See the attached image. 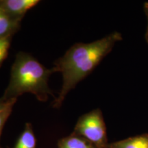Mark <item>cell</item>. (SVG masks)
Returning a JSON list of instances; mask_svg holds the SVG:
<instances>
[{
  "instance_id": "obj_1",
  "label": "cell",
  "mask_w": 148,
  "mask_h": 148,
  "mask_svg": "<svg viewBox=\"0 0 148 148\" xmlns=\"http://www.w3.org/2000/svg\"><path fill=\"white\" fill-rule=\"evenodd\" d=\"M122 39V34L115 31L95 41L74 44L57 59L52 68L56 73L62 74V84L52 103L53 108H60L67 94L87 77Z\"/></svg>"
},
{
  "instance_id": "obj_2",
  "label": "cell",
  "mask_w": 148,
  "mask_h": 148,
  "mask_svg": "<svg viewBox=\"0 0 148 148\" xmlns=\"http://www.w3.org/2000/svg\"><path fill=\"white\" fill-rule=\"evenodd\" d=\"M56 73L53 68L48 69L28 53L19 51L11 67L10 80L1 99L8 101L29 92L38 101L45 102L50 96L54 97L48 81Z\"/></svg>"
},
{
  "instance_id": "obj_3",
  "label": "cell",
  "mask_w": 148,
  "mask_h": 148,
  "mask_svg": "<svg viewBox=\"0 0 148 148\" xmlns=\"http://www.w3.org/2000/svg\"><path fill=\"white\" fill-rule=\"evenodd\" d=\"M73 132L85 138L97 148H106L109 143L106 123L99 108L79 116Z\"/></svg>"
},
{
  "instance_id": "obj_4",
  "label": "cell",
  "mask_w": 148,
  "mask_h": 148,
  "mask_svg": "<svg viewBox=\"0 0 148 148\" xmlns=\"http://www.w3.org/2000/svg\"><path fill=\"white\" fill-rule=\"evenodd\" d=\"M39 2L38 0H0V8L13 19L21 21L27 11Z\"/></svg>"
},
{
  "instance_id": "obj_5",
  "label": "cell",
  "mask_w": 148,
  "mask_h": 148,
  "mask_svg": "<svg viewBox=\"0 0 148 148\" xmlns=\"http://www.w3.org/2000/svg\"><path fill=\"white\" fill-rule=\"evenodd\" d=\"M106 148H148V133L112 142Z\"/></svg>"
},
{
  "instance_id": "obj_6",
  "label": "cell",
  "mask_w": 148,
  "mask_h": 148,
  "mask_svg": "<svg viewBox=\"0 0 148 148\" xmlns=\"http://www.w3.org/2000/svg\"><path fill=\"white\" fill-rule=\"evenodd\" d=\"M58 148H97L95 145L78 134H71L58 140Z\"/></svg>"
},
{
  "instance_id": "obj_7",
  "label": "cell",
  "mask_w": 148,
  "mask_h": 148,
  "mask_svg": "<svg viewBox=\"0 0 148 148\" xmlns=\"http://www.w3.org/2000/svg\"><path fill=\"white\" fill-rule=\"evenodd\" d=\"M21 21L14 20L0 8V38L12 36L19 29Z\"/></svg>"
},
{
  "instance_id": "obj_8",
  "label": "cell",
  "mask_w": 148,
  "mask_h": 148,
  "mask_svg": "<svg viewBox=\"0 0 148 148\" xmlns=\"http://www.w3.org/2000/svg\"><path fill=\"white\" fill-rule=\"evenodd\" d=\"M12 148H37V140L31 123H26Z\"/></svg>"
},
{
  "instance_id": "obj_9",
  "label": "cell",
  "mask_w": 148,
  "mask_h": 148,
  "mask_svg": "<svg viewBox=\"0 0 148 148\" xmlns=\"http://www.w3.org/2000/svg\"><path fill=\"white\" fill-rule=\"evenodd\" d=\"M16 100H17V99H10L8 101V103H6V105L3 108L0 109V137H1L5 123H6L7 120H8L9 116L12 113L13 107L15 104ZM0 148H1V146H0Z\"/></svg>"
},
{
  "instance_id": "obj_10",
  "label": "cell",
  "mask_w": 148,
  "mask_h": 148,
  "mask_svg": "<svg viewBox=\"0 0 148 148\" xmlns=\"http://www.w3.org/2000/svg\"><path fill=\"white\" fill-rule=\"evenodd\" d=\"M12 37V36H7L0 38V67L2 65L3 61L8 56Z\"/></svg>"
},
{
  "instance_id": "obj_11",
  "label": "cell",
  "mask_w": 148,
  "mask_h": 148,
  "mask_svg": "<svg viewBox=\"0 0 148 148\" xmlns=\"http://www.w3.org/2000/svg\"><path fill=\"white\" fill-rule=\"evenodd\" d=\"M143 11L145 14L146 18H147V28H146L145 38L148 44V1H145L143 3Z\"/></svg>"
},
{
  "instance_id": "obj_12",
  "label": "cell",
  "mask_w": 148,
  "mask_h": 148,
  "mask_svg": "<svg viewBox=\"0 0 148 148\" xmlns=\"http://www.w3.org/2000/svg\"><path fill=\"white\" fill-rule=\"evenodd\" d=\"M8 101H3L2 99H1V98H0V109H1L2 108H3V107H4L5 105H6V103H8Z\"/></svg>"
}]
</instances>
